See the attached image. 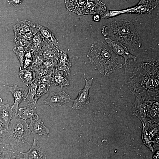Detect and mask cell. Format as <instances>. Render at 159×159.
<instances>
[{"mask_svg":"<svg viewBox=\"0 0 159 159\" xmlns=\"http://www.w3.org/2000/svg\"><path fill=\"white\" fill-rule=\"evenodd\" d=\"M124 64V81L130 91L137 97L159 100V60L129 59Z\"/></svg>","mask_w":159,"mask_h":159,"instance_id":"cell-1","label":"cell"},{"mask_svg":"<svg viewBox=\"0 0 159 159\" xmlns=\"http://www.w3.org/2000/svg\"><path fill=\"white\" fill-rule=\"evenodd\" d=\"M87 57L93 67L104 76H109L123 67L120 56L102 42H94Z\"/></svg>","mask_w":159,"mask_h":159,"instance_id":"cell-2","label":"cell"},{"mask_svg":"<svg viewBox=\"0 0 159 159\" xmlns=\"http://www.w3.org/2000/svg\"><path fill=\"white\" fill-rule=\"evenodd\" d=\"M101 32L104 36L125 45L129 49L134 50L142 46L140 38L134 24L128 19L111 22L102 26Z\"/></svg>","mask_w":159,"mask_h":159,"instance_id":"cell-3","label":"cell"},{"mask_svg":"<svg viewBox=\"0 0 159 159\" xmlns=\"http://www.w3.org/2000/svg\"><path fill=\"white\" fill-rule=\"evenodd\" d=\"M28 126L26 120L15 114L10 122L5 142L8 141L12 147L25 143L28 144L31 133Z\"/></svg>","mask_w":159,"mask_h":159,"instance_id":"cell-4","label":"cell"},{"mask_svg":"<svg viewBox=\"0 0 159 159\" xmlns=\"http://www.w3.org/2000/svg\"><path fill=\"white\" fill-rule=\"evenodd\" d=\"M65 7L69 11L78 15L98 14L100 16L106 11L105 4L100 0H65Z\"/></svg>","mask_w":159,"mask_h":159,"instance_id":"cell-5","label":"cell"},{"mask_svg":"<svg viewBox=\"0 0 159 159\" xmlns=\"http://www.w3.org/2000/svg\"><path fill=\"white\" fill-rule=\"evenodd\" d=\"M83 77L85 81V86L82 89L79 90L77 98L73 100V104L72 107L73 109L82 110L90 102L89 92L92 87L93 78H92L90 80H87L85 77V73Z\"/></svg>","mask_w":159,"mask_h":159,"instance_id":"cell-6","label":"cell"},{"mask_svg":"<svg viewBox=\"0 0 159 159\" xmlns=\"http://www.w3.org/2000/svg\"><path fill=\"white\" fill-rule=\"evenodd\" d=\"M72 100L70 95L62 90L59 92L50 91L48 96L43 102L53 108Z\"/></svg>","mask_w":159,"mask_h":159,"instance_id":"cell-7","label":"cell"},{"mask_svg":"<svg viewBox=\"0 0 159 159\" xmlns=\"http://www.w3.org/2000/svg\"><path fill=\"white\" fill-rule=\"evenodd\" d=\"M104 39L107 44L115 54L124 58L125 61L124 64L129 59L137 60V57L131 54L127 47L121 43L113 40L109 38H105Z\"/></svg>","mask_w":159,"mask_h":159,"instance_id":"cell-8","label":"cell"},{"mask_svg":"<svg viewBox=\"0 0 159 159\" xmlns=\"http://www.w3.org/2000/svg\"><path fill=\"white\" fill-rule=\"evenodd\" d=\"M6 86L8 90L11 93L14 98V102L11 107L15 111V114H16L19 108V104L23 100L25 101L27 92L25 87H19L16 84Z\"/></svg>","mask_w":159,"mask_h":159,"instance_id":"cell-9","label":"cell"},{"mask_svg":"<svg viewBox=\"0 0 159 159\" xmlns=\"http://www.w3.org/2000/svg\"><path fill=\"white\" fill-rule=\"evenodd\" d=\"M60 50L59 47L44 41L42 49V54L46 59L57 62L59 56Z\"/></svg>","mask_w":159,"mask_h":159,"instance_id":"cell-10","label":"cell"},{"mask_svg":"<svg viewBox=\"0 0 159 159\" xmlns=\"http://www.w3.org/2000/svg\"><path fill=\"white\" fill-rule=\"evenodd\" d=\"M16 151L23 155V159H46L45 153L37 145L34 139L28 151L26 152Z\"/></svg>","mask_w":159,"mask_h":159,"instance_id":"cell-11","label":"cell"},{"mask_svg":"<svg viewBox=\"0 0 159 159\" xmlns=\"http://www.w3.org/2000/svg\"><path fill=\"white\" fill-rule=\"evenodd\" d=\"M30 120L31 122L29 124L28 128L33 133L44 135L45 137L48 135L49 130L44 125L39 116Z\"/></svg>","mask_w":159,"mask_h":159,"instance_id":"cell-12","label":"cell"},{"mask_svg":"<svg viewBox=\"0 0 159 159\" xmlns=\"http://www.w3.org/2000/svg\"><path fill=\"white\" fill-rule=\"evenodd\" d=\"M36 26V24L28 20L19 21L13 27L14 36H20L24 34L30 32Z\"/></svg>","mask_w":159,"mask_h":159,"instance_id":"cell-13","label":"cell"},{"mask_svg":"<svg viewBox=\"0 0 159 159\" xmlns=\"http://www.w3.org/2000/svg\"><path fill=\"white\" fill-rule=\"evenodd\" d=\"M72 64L70 61L67 53L60 50V54L57 62V69L64 72L68 76L69 75Z\"/></svg>","mask_w":159,"mask_h":159,"instance_id":"cell-14","label":"cell"},{"mask_svg":"<svg viewBox=\"0 0 159 159\" xmlns=\"http://www.w3.org/2000/svg\"><path fill=\"white\" fill-rule=\"evenodd\" d=\"M13 109L9 105L1 104L0 106V122L9 128L12 118Z\"/></svg>","mask_w":159,"mask_h":159,"instance_id":"cell-15","label":"cell"},{"mask_svg":"<svg viewBox=\"0 0 159 159\" xmlns=\"http://www.w3.org/2000/svg\"><path fill=\"white\" fill-rule=\"evenodd\" d=\"M37 27L43 41L51 43L56 47H59V43L54 34L49 29L39 24Z\"/></svg>","mask_w":159,"mask_h":159,"instance_id":"cell-16","label":"cell"},{"mask_svg":"<svg viewBox=\"0 0 159 159\" xmlns=\"http://www.w3.org/2000/svg\"><path fill=\"white\" fill-rule=\"evenodd\" d=\"M16 115L20 118L25 120H31L35 118V116H39L37 113L36 107L29 105L19 108Z\"/></svg>","mask_w":159,"mask_h":159,"instance_id":"cell-17","label":"cell"},{"mask_svg":"<svg viewBox=\"0 0 159 159\" xmlns=\"http://www.w3.org/2000/svg\"><path fill=\"white\" fill-rule=\"evenodd\" d=\"M64 72L57 69L54 72L52 79V85L58 86L62 88L69 85V82Z\"/></svg>","mask_w":159,"mask_h":159,"instance_id":"cell-18","label":"cell"},{"mask_svg":"<svg viewBox=\"0 0 159 159\" xmlns=\"http://www.w3.org/2000/svg\"><path fill=\"white\" fill-rule=\"evenodd\" d=\"M19 74L21 80L28 87L36 79L35 72L29 68L24 69H19Z\"/></svg>","mask_w":159,"mask_h":159,"instance_id":"cell-19","label":"cell"},{"mask_svg":"<svg viewBox=\"0 0 159 159\" xmlns=\"http://www.w3.org/2000/svg\"><path fill=\"white\" fill-rule=\"evenodd\" d=\"M139 4L141 5L137 7V8H139V12L138 14L143 13H151L152 10L158 5V1H145L141 0Z\"/></svg>","mask_w":159,"mask_h":159,"instance_id":"cell-20","label":"cell"},{"mask_svg":"<svg viewBox=\"0 0 159 159\" xmlns=\"http://www.w3.org/2000/svg\"><path fill=\"white\" fill-rule=\"evenodd\" d=\"M31 43L32 46V49L33 53L42 54V49L44 44V41L39 32L34 35Z\"/></svg>","mask_w":159,"mask_h":159,"instance_id":"cell-21","label":"cell"},{"mask_svg":"<svg viewBox=\"0 0 159 159\" xmlns=\"http://www.w3.org/2000/svg\"><path fill=\"white\" fill-rule=\"evenodd\" d=\"M38 81L39 80L36 78L34 81L29 86L28 92L25 100L29 104H32L38 88Z\"/></svg>","mask_w":159,"mask_h":159,"instance_id":"cell-22","label":"cell"},{"mask_svg":"<svg viewBox=\"0 0 159 159\" xmlns=\"http://www.w3.org/2000/svg\"><path fill=\"white\" fill-rule=\"evenodd\" d=\"M39 85L36 95L33 101L32 105H35L39 98L47 93L49 88L52 86L47 83L40 82H39Z\"/></svg>","mask_w":159,"mask_h":159,"instance_id":"cell-23","label":"cell"},{"mask_svg":"<svg viewBox=\"0 0 159 159\" xmlns=\"http://www.w3.org/2000/svg\"><path fill=\"white\" fill-rule=\"evenodd\" d=\"M45 59L42 54H39L33 53L32 63L31 65L29 67L31 69H34L41 67Z\"/></svg>","mask_w":159,"mask_h":159,"instance_id":"cell-24","label":"cell"},{"mask_svg":"<svg viewBox=\"0 0 159 159\" xmlns=\"http://www.w3.org/2000/svg\"><path fill=\"white\" fill-rule=\"evenodd\" d=\"M13 50L19 61L20 64V66H21L26 52L25 48L14 44Z\"/></svg>","mask_w":159,"mask_h":159,"instance_id":"cell-25","label":"cell"},{"mask_svg":"<svg viewBox=\"0 0 159 159\" xmlns=\"http://www.w3.org/2000/svg\"><path fill=\"white\" fill-rule=\"evenodd\" d=\"M14 44L32 49V43L19 37H14Z\"/></svg>","mask_w":159,"mask_h":159,"instance_id":"cell-26","label":"cell"},{"mask_svg":"<svg viewBox=\"0 0 159 159\" xmlns=\"http://www.w3.org/2000/svg\"><path fill=\"white\" fill-rule=\"evenodd\" d=\"M8 129V128L0 122V138L4 139L5 141L7 137Z\"/></svg>","mask_w":159,"mask_h":159,"instance_id":"cell-27","label":"cell"},{"mask_svg":"<svg viewBox=\"0 0 159 159\" xmlns=\"http://www.w3.org/2000/svg\"><path fill=\"white\" fill-rule=\"evenodd\" d=\"M6 159H23L15 152L9 150Z\"/></svg>","mask_w":159,"mask_h":159,"instance_id":"cell-28","label":"cell"},{"mask_svg":"<svg viewBox=\"0 0 159 159\" xmlns=\"http://www.w3.org/2000/svg\"><path fill=\"white\" fill-rule=\"evenodd\" d=\"M9 150L3 147H0V159H6Z\"/></svg>","mask_w":159,"mask_h":159,"instance_id":"cell-29","label":"cell"},{"mask_svg":"<svg viewBox=\"0 0 159 159\" xmlns=\"http://www.w3.org/2000/svg\"><path fill=\"white\" fill-rule=\"evenodd\" d=\"M23 1L22 0H8V2L10 4L13 5L15 7L21 4Z\"/></svg>","mask_w":159,"mask_h":159,"instance_id":"cell-30","label":"cell"},{"mask_svg":"<svg viewBox=\"0 0 159 159\" xmlns=\"http://www.w3.org/2000/svg\"><path fill=\"white\" fill-rule=\"evenodd\" d=\"M100 16L98 14L94 15L92 17V19L95 22H99L100 20Z\"/></svg>","mask_w":159,"mask_h":159,"instance_id":"cell-31","label":"cell"},{"mask_svg":"<svg viewBox=\"0 0 159 159\" xmlns=\"http://www.w3.org/2000/svg\"><path fill=\"white\" fill-rule=\"evenodd\" d=\"M1 144H5L6 145L5 140L2 138L1 139L0 138V145Z\"/></svg>","mask_w":159,"mask_h":159,"instance_id":"cell-32","label":"cell"},{"mask_svg":"<svg viewBox=\"0 0 159 159\" xmlns=\"http://www.w3.org/2000/svg\"><path fill=\"white\" fill-rule=\"evenodd\" d=\"M3 102V100L1 97V96L0 94V106L2 104V103Z\"/></svg>","mask_w":159,"mask_h":159,"instance_id":"cell-33","label":"cell"}]
</instances>
